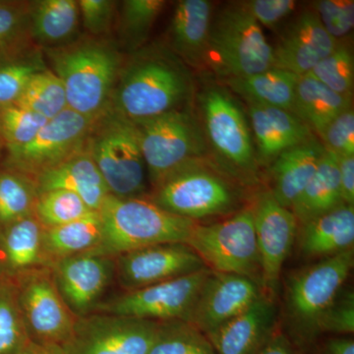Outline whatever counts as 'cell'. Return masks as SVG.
Returning <instances> with one entry per match:
<instances>
[{
  "label": "cell",
  "mask_w": 354,
  "mask_h": 354,
  "mask_svg": "<svg viewBox=\"0 0 354 354\" xmlns=\"http://www.w3.org/2000/svg\"><path fill=\"white\" fill-rule=\"evenodd\" d=\"M28 339L12 298L0 291V354L17 353Z\"/></svg>",
  "instance_id": "obj_42"
},
{
  "label": "cell",
  "mask_w": 354,
  "mask_h": 354,
  "mask_svg": "<svg viewBox=\"0 0 354 354\" xmlns=\"http://www.w3.org/2000/svg\"><path fill=\"white\" fill-rule=\"evenodd\" d=\"M313 11L324 29L335 41H342L353 31L354 1L353 0H319Z\"/></svg>",
  "instance_id": "obj_39"
},
{
  "label": "cell",
  "mask_w": 354,
  "mask_h": 354,
  "mask_svg": "<svg viewBox=\"0 0 354 354\" xmlns=\"http://www.w3.org/2000/svg\"><path fill=\"white\" fill-rule=\"evenodd\" d=\"M162 327L132 317L92 316L74 324L62 346L67 354H149Z\"/></svg>",
  "instance_id": "obj_11"
},
{
  "label": "cell",
  "mask_w": 354,
  "mask_h": 354,
  "mask_svg": "<svg viewBox=\"0 0 354 354\" xmlns=\"http://www.w3.org/2000/svg\"><path fill=\"white\" fill-rule=\"evenodd\" d=\"M260 274L268 297L278 291L279 276L297 236L298 221L290 209L281 206L271 191L261 193L253 208Z\"/></svg>",
  "instance_id": "obj_14"
},
{
  "label": "cell",
  "mask_w": 354,
  "mask_h": 354,
  "mask_svg": "<svg viewBox=\"0 0 354 354\" xmlns=\"http://www.w3.org/2000/svg\"><path fill=\"white\" fill-rule=\"evenodd\" d=\"M0 134H1V133H0Z\"/></svg>",
  "instance_id": "obj_51"
},
{
  "label": "cell",
  "mask_w": 354,
  "mask_h": 354,
  "mask_svg": "<svg viewBox=\"0 0 354 354\" xmlns=\"http://www.w3.org/2000/svg\"><path fill=\"white\" fill-rule=\"evenodd\" d=\"M50 60L68 109L95 121L102 118L120 73L118 51L106 44L84 41L51 51Z\"/></svg>",
  "instance_id": "obj_4"
},
{
  "label": "cell",
  "mask_w": 354,
  "mask_h": 354,
  "mask_svg": "<svg viewBox=\"0 0 354 354\" xmlns=\"http://www.w3.org/2000/svg\"><path fill=\"white\" fill-rule=\"evenodd\" d=\"M249 124L259 167H268L281 153L315 136L297 116L286 109L247 104Z\"/></svg>",
  "instance_id": "obj_18"
},
{
  "label": "cell",
  "mask_w": 354,
  "mask_h": 354,
  "mask_svg": "<svg viewBox=\"0 0 354 354\" xmlns=\"http://www.w3.org/2000/svg\"><path fill=\"white\" fill-rule=\"evenodd\" d=\"M325 151L320 140L313 136L285 151L272 162L270 191L281 206L291 208L315 174Z\"/></svg>",
  "instance_id": "obj_24"
},
{
  "label": "cell",
  "mask_w": 354,
  "mask_h": 354,
  "mask_svg": "<svg viewBox=\"0 0 354 354\" xmlns=\"http://www.w3.org/2000/svg\"><path fill=\"white\" fill-rule=\"evenodd\" d=\"M306 75L313 77L337 94L353 97L354 58L351 44L344 39L337 41L334 50Z\"/></svg>",
  "instance_id": "obj_33"
},
{
  "label": "cell",
  "mask_w": 354,
  "mask_h": 354,
  "mask_svg": "<svg viewBox=\"0 0 354 354\" xmlns=\"http://www.w3.org/2000/svg\"><path fill=\"white\" fill-rule=\"evenodd\" d=\"M97 212L102 218L101 239L86 253L106 257L158 244H186L197 223L142 197L118 198L111 194Z\"/></svg>",
  "instance_id": "obj_2"
},
{
  "label": "cell",
  "mask_w": 354,
  "mask_h": 354,
  "mask_svg": "<svg viewBox=\"0 0 354 354\" xmlns=\"http://www.w3.org/2000/svg\"><path fill=\"white\" fill-rule=\"evenodd\" d=\"M34 192L18 174H0V223L9 225L30 215Z\"/></svg>",
  "instance_id": "obj_38"
},
{
  "label": "cell",
  "mask_w": 354,
  "mask_h": 354,
  "mask_svg": "<svg viewBox=\"0 0 354 354\" xmlns=\"http://www.w3.org/2000/svg\"><path fill=\"white\" fill-rule=\"evenodd\" d=\"M58 189L75 193L92 211H99L111 195L91 156L88 142L82 150L37 176L38 193Z\"/></svg>",
  "instance_id": "obj_21"
},
{
  "label": "cell",
  "mask_w": 354,
  "mask_h": 354,
  "mask_svg": "<svg viewBox=\"0 0 354 354\" xmlns=\"http://www.w3.org/2000/svg\"><path fill=\"white\" fill-rule=\"evenodd\" d=\"M351 106L353 97L337 94L310 75L298 79L292 113L317 135Z\"/></svg>",
  "instance_id": "obj_27"
},
{
  "label": "cell",
  "mask_w": 354,
  "mask_h": 354,
  "mask_svg": "<svg viewBox=\"0 0 354 354\" xmlns=\"http://www.w3.org/2000/svg\"><path fill=\"white\" fill-rule=\"evenodd\" d=\"M263 293L256 279L212 272L187 323L208 335L248 308Z\"/></svg>",
  "instance_id": "obj_16"
},
{
  "label": "cell",
  "mask_w": 354,
  "mask_h": 354,
  "mask_svg": "<svg viewBox=\"0 0 354 354\" xmlns=\"http://www.w3.org/2000/svg\"><path fill=\"white\" fill-rule=\"evenodd\" d=\"M21 302L29 327L36 335L35 341L62 346L69 339L74 324L50 281L32 279L23 290Z\"/></svg>",
  "instance_id": "obj_23"
},
{
  "label": "cell",
  "mask_w": 354,
  "mask_h": 354,
  "mask_svg": "<svg viewBox=\"0 0 354 354\" xmlns=\"http://www.w3.org/2000/svg\"><path fill=\"white\" fill-rule=\"evenodd\" d=\"M276 307L261 295L248 308L206 335L216 354H257L272 337Z\"/></svg>",
  "instance_id": "obj_19"
},
{
  "label": "cell",
  "mask_w": 354,
  "mask_h": 354,
  "mask_svg": "<svg viewBox=\"0 0 354 354\" xmlns=\"http://www.w3.org/2000/svg\"><path fill=\"white\" fill-rule=\"evenodd\" d=\"M194 92L183 60L164 46H150L121 68L111 100L114 113L138 121L188 108Z\"/></svg>",
  "instance_id": "obj_1"
},
{
  "label": "cell",
  "mask_w": 354,
  "mask_h": 354,
  "mask_svg": "<svg viewBox=\"0 0 354 354\" xmlns=\"http://www.w3.org/2000/svg\"><path fill=\"white\" fill-rule=\"evenodd\" d=\"M318 138L326 150L335 156H354V111L349 108L327 125Z\"/></svg>",
  "instance_id": "obj_41"
},
{
  "label": "cell",
  "mask_w": 354,
  "mask_h": 354,
  "mask_svg": "<svg viewBox=\"0 0 354 354\" xmlns=\"http://www.w3.org/2000/svg\"><path fill=\"white\" fill-rule=\"evenodd\" d=\"M15 104L48 120L68 109L62 81L53 71L44 69L32 77Z\"/></svg>",
  "instance_id": "obj_32"
},
{
  "label": "cell",
  "mask_w": 354,
  "mask_h": 354,
  "mask_svg": "<svg viewBox=\"0 0 354 354\" xmlns=\"http://www.w3.org/2000/svg\"><path fill=\"white\" fill-rule=\"evenodd\" d=\"M95 122L65 109L48 120L28 145L9 155V165L18 171L39 176L82 150Z\"/></svg>",
  "instance_id": "obj_13"
},
{
  "label": "cell",
  "mask_w": 354,
  "mask_h": 354,
  "mask_svg": "<svg viewBox=\"0 0 354 354\" xmlns=\"http://www.w3.org/2000/svg\"><path fill=\"white\" fill-rule=\"evenodd\" d=\"M337 160L342 202L354 206V156H337Z\"/></svg>",
  "instance_id": "obj_46"
},
{
  "label": "cell",
  "mask_w": 354,
  "mask_h": 354,
  "mask_svg": "<svg viewBox=\"0 0 354 354\" xmlns=\"http://www.w3.org/2000/svg\"><path fill=\"white\" fill-rule=\"evenodd\" d=\"M118 274L128 290H135L179 278L207 268L187 244H158L120 256Z\"/></svg>",
  "instance_id": "obj_15"
},
{
  "label": "cell",
  "mask_w": 354,
  "mask_h": 354,
  "mask_svg": "<svg viewBox=\"0 0 354 354\" xmlns=\"http://www.w3.org/2000/svg\"><path fill=\"white\" fill-rule=\"evenodd\" d=\"M20 22V14L16 9L0 6V46L15 34Z\"/></svg>",
  "instance_id": "obj_47"
},
{
  "label": "cell",
  "mask_w": 354,
  "mask_h": 354,
  "mask_svg": "<svg viewBox=\"0 0 354 354\" xmlns=\"http://www.w3.org/2000/svg\"><path fill=\"white\" fill-rule=\"evenodd\" d=\"M299 77L272 67L254 75L225 79V83L228 91L245 100L247 104L274 106L292 113Z\"/></svg>",
  "instance_id": "obj_26"
},
{
  "label": "cell",
  "mask_w": 354,
  "mask_h": 354,
  "mask_svg": "<svg viewBox=\"0 0 354 354\" xmlns=\"http://www.w3.org/2000/svg\"><path fill=\"white\" fill-rule=\"evenodd\" d=\"M337 41L324 29L313 9H306L288 23L272 46L274 67L306 75L334 50Z\"/></svg>",
  "instance_id": "obj_17"
},
{
  "label": "cell",
  "mask_w": 354,
  "mask_h": 354,
  "mask_svg": "<svg viewBox=\"0 0 354 354\" xmlns=\"http://www.w3.org/2000/svg\"><path fill=\"white\" fill-rule=\"evenodd\" d=\"M48 121L17 104L0 109V133L6 140L9 155L28 145Z\"/></svg>",
  "instance_id": "obj_37"
},
{
  "label": "cell",
  "mask_w": 354,
  "mask_h": 354,
  "mask_svg": "<svg viewBox=\"0 0 354 354\" xmlns=\"http://www.w3.org/2000/svg\"><path fill=\"white\" fill-rule=\"evenodd\" d=\"M319 354H354V341L351 337H333L323 344Z\"/></svg>",
  "instance_id": "obj_49"
},
{
  "label": "cell",
  "mask_w": 354,
  "mask_h": 354,
  "mask_svg": "<svg viewBox=\"0 0 354 354\" xmlns=\"http://www.w3.org/2000/svg\"><path fill=\"white\" fill-rule=\"evenodd\" d=\"M246 10L261 27L274 29L295 12V0H249L241 1Z\"/></svg>",
  "instance_id": "obj_44"
},
{
  "label": "cell",
  "mask_w": 354,
  "mask_h": 354,
  "mask_svg": "<svg viewBox=\"0 0 354 354\" xmlns=\"http://www.w3.org/2000/svg\"><path fill=\"white\" fill-rule=\"evenodd\" d=\"M318 335L323 333L351 335L354 332V295L353 290L339 293L319 320Z\"/></svg>",
  "instance_id": "obj_43"
},
{
  "label": "cell",
  "mask_w": 354,
  "mask_h": 354,
  "mask_svg": "<svg viewBox=\"0 0 354 354\" xmlns=\"http://www.w3.org/2000/svg\"><path fill=\"white\" fill-rule=\"evenodd\" d=\"M204 67L223 78H241L274 67L272 46L241 1L214 14Z\"/></svg>",
  "instance_id": "obj_5"
},
{
  "label": "cell",
  "mask_w": 354,
  "mask_h": 354,
  "mask_svg": "<svg viewBox=\"0 0 354 354\" xmlns=\"http://www.w3.org/2000/svg\"><path fill=\"white\" fill-rule=\"evenodd\" d=\"M43 234L39 221L30 216L6 225L1 246L7 265L19 270L36 264L43 246Z\"/></svg>",
  "instance_id": "obj_31"
},
{
  "label": "cell",
  "mask_w": 354,
  "mask_h": 354,
  "mask_svg": "<svg viewBox=\"0 0 354 354\" xmlns=\"http://www.w3.org/2000/svg\"><path fill=\"white\" fill-rule=\"evenodd\" d=\"M342 203L337 156L326 150L315 174L290 209L299 225Z\"/></svg>",
  "instance_id": "obj_28"
},
{
  "label": "cell",
  "mask_w": 354,
  "mask_h": 354,
  "mask_svg": "<svg viewBox=\"0 0 354 354\" xmlns=\"http://www.w3.org/2000/svg\"><path fill=\"white\" fill-rule=\"evenodd\" d=\"M100 122L93 127L88 149L109 193L118 198L141 197L148 172L134 122L115 113Z\"/></svg>",
  "instance_id": "obj_7"
},
{
  "label": "cell",
  "mask_w": 354,
  "mask_h": 354,
  "mask_svg": "<svg viewBox=\"0 0 354 354\" xmlns=\"http://www.w3.org/2000/svg\"><path fill=\"white\" fill-rule=\"evenodd\" d=\"M133 122L153 187L184 167L211 162L201 122L189 108Z\"/></svg>",
  "instance_id": "obj_6"
},
{
  "label": "cell",
  "mask_w": 354,
  "mask_h": 354,
  "mask_svg": "<svg viewBox=\"0 0 354 354\" xmlns=\"http://www.w3.org/2000/svg\"><path fill=\"white\" fill-rule=\"evenodd\" d=\"M298 246L309 257H330L353 249L354 206L342 204L298 225Z\"/></svg>",
  "instance_id": "obj_25"
},
{
  "label": "cell",
  "mask_w": 354,
  "mask_h": 354,
  "mask_svg": "<svg viewBox=\"0 0 354 354\" xmlns=\"http://www.w3.org/2000/svg\"><path fill=\"white\" fill-rule=\"evenodd\" d=\"M111 272L113 262L106 256L82 253L64 258L57 270L62 300L75 313H85L108 286Z\"/></svg>",
  "instance_id": "obj_20"
},
{
  "label": "cell",
  "mask_w": 354,
  "mask_h": 354,
  "mask_svg": "<svg viewBox=\"0 0 354 354\" xmlns=\"http://www.w3.org/2000/svg\"><path fill=\"white\" fill-rule=\"evenodd\" d=\"M211 274L208 268H204L164 283L128 291L106 305V313L152 321L183 319L188 322Z\"/></svg>",
  "instance_id": "obj_12"
},
{
  "label": "cell",
  "mask_w": 354,
  "mask_h": 354,
  "mask_svg": "<svg viewBox=\"0 0 354 354\" xmlns=\"http://www.w3.org/2000/svg\"><path fill=\"white\" fill-rule=\"evenodd\" d=\"M353 267V250L323 258L297 271L286 286V314L301 342L318 335L319 320L342 290Z\"/></svg>",
  "instance_id": "obj_8"
},
{
  "label": "cell",
  "mask_w": 354,
  "mask_h": 354,
  "mask_svg": "<svg viewBox=\"0 0 354 354\" xmlns=\"http://www.w3.org/2000/svg\"><path fill=\"white\" fill-rule=\"evenodd\" d=\"M257 354H297V353L285 335H274Z\"/></svg>",
  "instance_id": "obj_50"
},
{
  "label": "cell",
  "mask_w": 354,
  "mask_h": 354,
  "mask_svg": "<svg viewBox=\"0 0 354 354\" xmlns=\"http://www.w3.org/2000/svg\"><path fill=\"white\" fill-rule=\"evenodd\" d=\"M101 236V216L92 211L79 220L48 228L43 234V247L53 255L66 258L92 250Z\"/></svg>",
  "instance_id": "obj_29"
},
{
  "label": "cell",
  "mask_w": 354,
  "mask_h": 354,
  "mask_svg": "<svg viewBox=\"0 0 354 354\" xmlns=\"http://www.w3.org/2000/svg\"><path fill=\"white\" fill-rule=\"evenodd\" d=\"M16 354H67L62 344L28 339Z\"/></svg>",
  "instance_id": "obj_48"
},
{
  "label": "cell",
  "mask_w": 354,
  "mask_h": 354,
  "mask_svg": "<svg viewBox=\"0 0 354 354\" xmlns=\"http://www.w3.org/2000/svg\"><path fill=\"white\" fill-rule=\"evenodd\" d=\"M79 10L84 26L92 34H104L111 27L113 16V2L109 0H81Z\"/></svg>",
  "instance_id": "obj_45"
},
{
  "label": "cell",
  "mask_w": 354,
  "mask_h": 354,
  "mask_svg": "<svg viewBox=\"0 0 354 354\" xmlns=\"http://www.w3.org/2000/svg\"><path fill=\"white\" fill-rule=\"evenodd\" d=\"M152 201L160 208L195 221L230 213L237 195L212 162L184 167L155 187Z\"/></svg>",
  "instance_id": "obj_9"
},
{
  "label": "cell",
  "mask_w": 354,
  "mask_h": 354,
  "mask_svg": "<svg viewBox=\"0 0 354 354\" xmlns=\"http://www.w3.org/2000/svg\"><path fill=\"white\" fill-rule=\"evenodd\" d=\"M41 70L34 62L0 65V109L15 104L32 77Z\"/></svg>",
  "instance_id": "obj_40"
},
{
  "label": "cell",
  "mask_w": 354,
  "mask_h": 354,
  "mask_svg": "<svg viewBox=\"0 0 354 354\" xmlns=\"http://www.w3.org/2000/svg\"><path fill=\"white\" fill-rule=\"evenodd\" d=\"M149 354H216L208 337L189 323L162 325Z\"/></svg>",
  "instance_id": "obj_36"
},
{
  "label": "cell",
  "mask_w": 354,
  "mask_h": 354,
  "mask_svg": "<svg viewBox=\"0 0 354 354\" xmlns=\"http://www.w3.org/2000/svg\"><path fill=\"white\" fill-rule=\"evenodd\" d=\"M36 214L39 223L48 228L66 225L92 212L75 193L50 190L39 193Z\"/></svg>",
  "instance_id": "obj_35"
},
{
  "label": "cell",
  "mask_w": 354,
  "mask_h": 354,
  "mask_svg": "<svg viewBox=\"0 0 354 354\" xmlns=\"http://www.w3.org/2000/svg\"><path fill=\"white\" fill-rule=\"evenodd\" d=\"M198 102L213 165L237 180L254 183L259 164L248 118L239 102L218 84H206L198 95Z\"/></svg>",
  "instance_id": "obj_3"
},
{
  "label": "cell",
  "mask_w": 354,
  "mask_h": 354,
  "mask_svg": "<svg viewBox=\"0 0 354 354\" xmlns=\"http://www.w3.org/2000/svg\"><path fill=\"white\" fill-rule=\"evenodd\" d=\"M79 16L78 2L44 0L32 12V34L44 44L64 43L76 32Z\"/></svg>",
  "instance_id": "obj_30"
},
{
  "label": "cell",
  "mask_w": 354,
  "mask_h": 354,
  "mask_svg": "<svg viewBox=\"0 0 354 354\" xmlns=\"http://www.w3.org/2000/svg\"><path fill=\"white\" fill-rule=\"evenodd\" d=\"M213 16L208 0L177 2L169 27V50L184 64L204 67Z\"/></svg>",
  "instance_id": "obj_22"
},
{
  "label": "cell",
  "mask_w": 354,
  "mask_h": 354,
  "mask_svg": "<svg viewBox=\"0 0 354 354\" xmlns=\"http://www.w3.org/2000/svg\"><path fill=\"white\" fill-rule=\"evenodd\" d=\"M186 244L216 274L255 279L254 274L260 272L253 208L209 225L196 223Z\"/></svg>",
  "instance_id": "obj_10"
},
{
  "label": "cell",
  "mask_w": 354,
  "mask_h": 354,
  "mask_svg": "<svg viewBox=\"0 0 354 354\" xmlns=\"http://www.w3.org/2000/svg\"><path fill=\"white\" fill-rule=\"evenodd\" d=\"M167 2L162 0H127L120 15V34L132 50L145 43Z\"/></svg>",
  "instance_id": "obj_34"
}]
</instances>
